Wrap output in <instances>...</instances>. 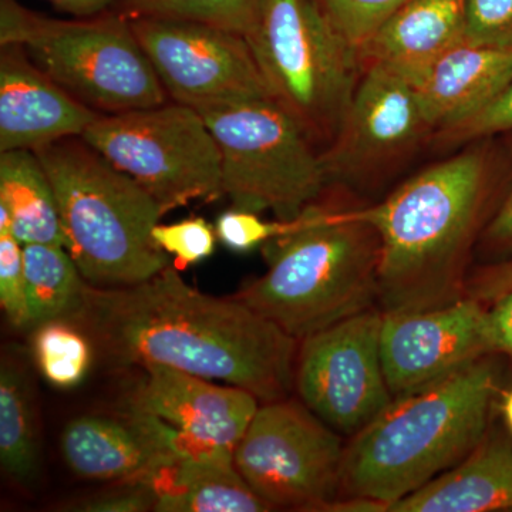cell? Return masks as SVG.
I'll use <instances>...</instances> for the list:
<instances>
[{"label":"cell","mask_w":512,"mask_h":512,"mask_svg":"<svg viewBox=\"0 0 512 512\" xmlns=\"http://www.w3.org/2000/svg\"><path fill=\"white\" fill-rule=\"evenodd\" d=\"M66 320L119 367H171L241 387L261 403L295 392L299 340L234 296L185 284L174 265L136 285L86 282Z\"/></svg>","instance_id":"1"},{"label":"cell","mask_w":512,"mask_h":512,"mask_svg":"<svg viewBox=\"0 0 512 512\" xmlns=\"http://www.w3.org/2000/svg\"><path fill=\"white\" fill-rule=\"evenodd\" d=\"M508 180L480 146L431 165L377 204L357 207L380 238L383 313L429 311L466 298L478 242Z\"/></svg>","instance_id":"2"},{"label":"cell","mask_w":512,"mask_h":512,"mask_svg":"<svg viewBox=\"0 0 512 512\" xmlns=\"http://www.w3.org/2000/svg\"><path fill=\"white\" fill-rule=\"evenodd\" d=\"M510 360L488 355L417 392L396 397L346 441L340 500L377 512L466 460L500 414Z\"/></svg>","instance_id":"3"},{"label":"cell","mask_w":512,"mask_h":512,"mask_svg":"<svg viewBox=\"0 0 512 512\" xmlns=\"http://www.w3.org/2000/svg\"><path fill=\"white\" fill-rule=\"evenodd\" d=\"M322 198L262 247L265 274L232 295L298 340L379 306L376 228L357 207Z\"/></svg>","instance_id":"4"},{"label":"cell","mask_w":512,"mask_h":512,"mask_svg":"<svg viewBox=\"0 0 512 512\" xmlns=\"http://www.w3.org/2000/svg\"><path fill=\"white\" fill-rule=\"evenodd\" d=\"M35 153L55 191L64 248L87 284L136 285L170 265L153 238L163 212L133 178L82 137L62 138Z\"/></svg>","instance_id":"5"},{"label":"cell","mask_w":512,"mask_h":512,"mask_svg":"<svg viewBox=\"0 0 512 512\" xmlns=\"http://www.w3.org/2000/svg\"><path fill=\"white\" fill-rule=\"evenodd\" d=\"M18 45L74 99L109 116L153 109L168 94L124 13L55 19L0 0V46Z\"/></svg>","instance_id":"6"},{"label":"cell","mask_w":512,"mask_h":512,"mask_svg":"<svg viewBox=\"0 0 512 512\" xmlns=\"http://www.w3.org/2000/svg\"><path fill=\"white\" fill-rule=\"evenodd\" d=\"M247 40L271 99L328 146L355 93L357 50L316 0H262Z\"/></svg>","instance_id":"7"},{"label":"cell","mask_w":512,"mask_h":512,"mask_svg":"<svg viewBox=\"0 0 512 512\" xmlns=\"http://www.w3.org/2000/svg\"><path fill=\"white\" fill-rule=\"evenodd\" d=\"M221 154L222 194L232 208L292 221L325 195L318 146L272 99L198 111Z\"/></svg>","instance_id":"8"},{"label":"cell","mask_w":512,"mask_h":512,"mask_svg":"<svg viewBox=\"0 0 512 512\" xmlns=\"http://www.w3.org/2000/svg\"><path fill=\"white\" fill-rule=\"evenodd\" d=\"M82 138L146 190L163 215L224 195L220 148L192 107L167 101L153 109L100 116Z\"/></svg>","instance_id":"9"},{"label":"cell","mask_w":512,"mask_h":512,"mask_svg":"<svg viewBox=\"0 0 512 512\" xmlns=\"http://www.w3.org/2000/svg\"><path fill=\"white\" fill-rule=\"evenodd\" d=\"M346 441L301 400L261 403L234 450L249 487L271 510L328 511L340 500Z\"/></svg>","instance_id":"10"},{"label":"cell","mask_w":512,"mask_h":512,"mask_svg":"<svg viewBox=\"0 0 512 512\" xmlns=\"http://www.w3.org/2000/svg\"><path fill=\"white\" fill-rule=\"evenodd\" d=\"M379 306L299 340L298 399L320 420L352 439L392 404L380 355Z\"/></svg>","instance_id":"11"},{"label":"cell","mask_w":512,"mask_h":512,"mask_svg":"<svg viewBox=\"0 0 512 512\" xmlns=\"http://www.w3.org/2000/svg\"><path fill=\"white\" fill-rule=\"evenodd\" d=\"M128 19L175 103L205 111L271 99L247 37L192 20Z\"/></svg>","instance_id":"12"},{"label":"cell","mask_w":512,"mask_h":512,"mask_svg":"<svg viewBox=\"0 0 512 512\" xmlns=\"http://www.w3.org/2000/svg\"><path fill=\"white\" fill-rule=\"evenodd\" d=\"M431 131L413 84L369 64L335 137L320 151L329 185L372 183Z\"/></svg>","instance_id":"13"},{"label":"cell","mask_w":512,"mask_h":512,"mask_svg":"<svg viewBox=\"0 0 512 512\" xmlns=\"http://www.w3.org/2000/svg\"><path fill=\"white\" fill-rule=\"evenodd\" d=\"M140 369L143 376L124 406L141 414L177 458L212 451L234 453L261 406L254 394L241 387L167 366Z\"/></svg>","instance_id":"14"},{"label":"cell","mask_w":512,"mask_h":512,"mask_svg":"<svg viewBox=\"0 0 512 512\" xmlns=\"http://www.w3.org/2000/svg\"><path fill=\"white\" fill-rule=\"evenodd\" d=\"M495 353L488 305L476 299L429 311L383 313L380 355L394 399Z\"/></svg>","instance_id":"15"},{"label":"cell","mask_w":512,"mask_h":512,"mask_svg":"<svg viewBox=\"0 0 512 512\" xmlns=\"http://www.w3.org/2000/svg\"><path fill=\"white\" fill-rule=\"evenodd\" d=\"M0 47V153L82 137L103 116L53 82L23 47Z\"/></svg>","instance_id":"16"},{"label":"cell","mask_w":512,"mask_h":512,"mask_svg":"<svg viewBox=\"0 0 512 512\" xmlns=\"http://www.w3.org/2000/svg\"><path fill=\"white\" fill-rule=\"evenodd\" d=\"M64 463L77 477L111 483L153 485L178 460L143 416L83 414L66 424L60 437Z\"/></svg>","instance_id":"17"},{"label":"cell","mask_w":512,"mask_h":512,"mask_svg":"<svg viewBox=\"0 0 512 512\" xmlns=\"http://www.w3.org/2000/svg\"><path fill=\"white\" fill-rule=\"evenodd\" d=\"M512 80V49L461 42L431 64L413 87L434 131L484 109Z\"/></svg>","instance_id":"18"},{"label":"cell","mask_w":512,"mask_h":512,"mask_svg":"<svg viewBox=\"0 0 512 512\" xmlns=\"http://www.w3.org/2000/svg\"><path fill=\"white\" fill-rule=\"evenodd\" d=\"M464 0H409L359 50L360 63L384 67L413 83L464 42Z\"/></svg>","instance_id":"19"},{"label":"cell","mask_w":512,"mask_h":512,"mask_svg":"<svg viewBox=\"0 0 512 512\" xmlns=\"http://www.w3.org/2000/svg\"><path fill=\"white\" fill-rule=\"evenodd\" d=\"M493 511H512V436L497 421L466 460L386 512Z\"/></svg>","instance_id":"20"},{"label":"cell","mask_w":512,"mask_h":512,"mask_svg":"<svg viewBox=\"0 0 512 512\" xmlns=\"http://www.w3.org/2000/svg\"><path fill=\"white\" fill-rule=\"evenodd\" d=\"M160 512L271 511L235 466L234 453L178 458L153 484Z\"/></svg>","instance_id":"21"},{"label":"cell","mask_w":512,"mask_h":512,"mask_svg":"<svg viewBox=\"0 0 512 512\" xmlns=\"http://www.w3.org/2000/svg\"><path fill=\"white\" fill-rule=\"evenodd\" d=\"M0 208L20 244L63 245L55 191L35 151L0 153Z\"/></svg>","instance_id":"22"},{"label":"cell","mask_w":512,"mask_h":512,"mask_svg":"<svg viewBox=\"0 0 512 512\" xmlns=\"http://www.w3.org/2000/svg\"><path fill=\"white\" fill-rule=\"evenodd\" d=\"M0 464L13 484L32 490L40 467L35 396L28 367L12 352L0 366Z\"/></svg>","instance_id":"23"},{"label":"cell","mask_w":512,"mask_h":512,"mask_svg":"<svg viewBox=\"0 0 512 512\" xmlns=\"http://www.w3.org/2000/svg\"><path fill=\"white\" fill-rule=\"evenodd\" d=\"M23 272L29 328L72 315L86 281L63 245H23Z\"/></svg>","instance_id":"24"},{"label":"cell","mask_w":512,"mask_h":512,"mask_svg":"<svg viewBox=\"0 0 512 512\" xmlns=\"http://www.w3.org/2000/svg\"><path fill=\"white\" fill-rule=\"evenodd\" d=\"M33 353L47 382L72 389L83 382L93 360V342L76 323L50 320L36 326Z\"/></svg>","instance_id":"25"},{"label":"cell","mask_w":512,"mask_h":512,"mask_svg":"<svg viewBox=\"0 0 512 512\" xmlns=\"http://www.w3.org/2000/svg\"><path fill=\"white\" fill-rule=\"evenodd\" d=\"M261 5L262 0H121L119 12L128 18L192 20L247 37Z\"/></svg>","instance_id":"26"},{"label":"cell","mask_w":512,"mask_h":512,"mask_svg":"<svg viewBox=\"0 0 512 512\" xmlns=\"http://www.w3.org/2000/svg\"><path fill=\"white\" fill-rule=\"evenodd\" d=\"M407 2L409 0H316L332 25L357 53Z\"/></svg>","instance_id":"27"},{"label":"cell","mask_w":512,"mask_h":512,"mask_svg":"<svg viewBox=\"0 0 512 512\" xmlns=\"http://www.w3.org/2000/svg\"><path fill=\"white\" fill-rule=\"evenodd\" d=\"M0 305L10 325L29 328L23 245L10 231L8 212L3 208H0Z\"/></svg>","instance_id":"28"},{"label":"cell","mask_w":512,"mask_h":512,"mask_svg":"<svg viewBox=\"0 0 512 512\" xmlns=\"http://www.w3.org/2000/svg\"><path fill=\"white\" fill-rule=\"evenodd\" d=\"M153 238L165 254L175 256L174 266L178 271L210 258L218 241L215 227L201 217L168 225L157 224Z\"/></svg>","instance_id":"29"},{"label":"cell","mask_w":512,"mask_h":512,"mask_svg":"<svg viewBox=\"0 0 512 512\" xmlns=\"http://www.w3.org/2000/svg\"><path fill=\"white\" fill-rule=\"evenodd\" d=\"M298 221L299 217L292 221H266L256 212L232 208L218 217L215 232L218 241L229 251L245 254L293 231Z\"/></svg>","instance_id":"30"},{"label":"cell","mask_w":512,"mask_h":512,"mask_svg":"<svg viewBox=\"0 0 512 512\" xmlns=\"http://www.w3.org/2000/svg\"><path fill=\"white\" fill-rule=\"evenodd\" d=\"M464 42L512 49V0H464Z\"/></svg>","instance_id":"31"},{"label":"cell","mask_w":512,"mask_h":512,"mask_svg":"<svg viewBox=\"0 0 512 512\" xmlns=\"http://www.w3.org/2000/svg\"><path fill=\"white\" fill-rule=\"evenodd\" d=\"M511 133L512 80L484 109L454 126L437 131L436 137L444 143H467Z\"/></svg>","instance_id":"32"},{"label":"cell","mask_w":512,"mask_h":512,"mask_svg":"<svg viewBox=\"0 0 512 512\" xmlns=\"http://www.w3.org/2000/svg\"><path fill=\"white\" fill-rule=\"evenodd\" d=\"M510 180L507 191L494 217L488 222L478 242L476 254L483 264L512 258V133L508 141Z\"/></svg>","instance_id":"33"},{"label":"cell","mask_w":512,"mask_h":512,"mask_svg":"<svg viewBox=\"0 0 512 512\" xmlns=\"http://www.w3.org/2000/svg\"><path fill=\"white\" fill-rule=\"evenodd\" d=\"M157 494L153 485L119 483L116 487L94 495L89 500L76 504L73 510L86 512H146L156 511Z\"/></svg>","instance_id":"34"},{"label":"cell","mask_w":512,"mask_h":512,"mask_svg":"<svg viewBox=\"0 0 512 512\" xmlns=\"http://www.w3.org/2000/svg\"><path fill=\"white\" fill-rule=\"evenodd\" d=\"M512 291V258L474 266L466 282V298L490 306Z\"/></svg>","instance_id":"35"},{"label":"cell","mask_w":512,"mask_h":512,"mask_svg":"<svg viewBox=\"0 0 512 512\" xmlns=\"http://www.w3.org/2000/svg\"><path fill=\"white\" fill-rule=\"evenodd\" d=\"M488 315L498 353L507 357L512 365V291L491 303Z\"/></svg>","instance_id":"36"},{"label":"cell","mask_w":512,"mask_h":512,"mask_svg":"<svg viewBox=\"0 0 512 512\" xmlns=\"http://www.w3.org/2000/svg\"><path fill=\"white\" fill-rule=\"evenodd\" d=\"M60 12L69 13L74 18H93L119 8L121 0H47Z\"/></svg>","instance_id":"37"},{"label":"cell","mask_w":512,"mask_h":512,"mask_svg":"<svg viewBox=\"0 0 512 512\" xmlns=\"http://www.w3.org/2000/svg\"><path fill=\"white\" fill-rule=\"evenodd\" d=\"M500 414L503 416L505 429L512 436V389L505 390L500 404Z\"/></svg>","instance_id":"38"}]
</instances>
